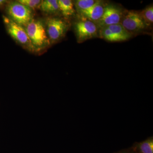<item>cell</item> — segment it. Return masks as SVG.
I'll use <instances>...</instances> for the list:
<instances>
[{"mask_svg":"<svg viewBox=\"0 0 153 153\" xmlns=\"http://www.w3.org/2000/svg\"><path fill=\"white\" fill-rule=\"evenodd\" d=\"M105 7L102 2L97 1L91 8L82 12L79 15L82 17V19L89 20L96 24L102 17Z\"/></svg>","mask_w":153,"mask_h":153,"instance_id":"cell-8","label":"cell"},{"mask_svg":"<svg viewBox=\"0 0 153 153\" xmlns=\"http://www.w3.org/2000/svg\"><path fill=\"white\" fill-rule=\"evenodd\" d=\"M39 8L45 13L48 14H56L60 11L57 0L42 1Z\"/></svg>","mask_w":153,"mask_h":153,"instance_id":"cell-11","label":"cell"},{"mask_svg":"<svg viewBox=\"0 0 153 153\" xmlns=\"http://www.w3.org/2000/svg\"><path fill=\"white\" fill-rule=\"evenodd\" d=\"M25 28L36 51L49 46L50 41L44 24L41 21L32 19Z\"/></svg>","mask_w":153,"mask_h":153,"instance_id":"cell-1","label":"cell"},{"mask_svg":"<svg viewBox=\"0 0 153 153\" xmlns=\"http://www.w3.org/2000/svg\"><path fill=\"white\" fill-rule=\"evenodd\" d=\"M123 13L116 6H105L103 15L96 24L99 30L101 28L120 23Z\"/></svg>","mask_w":153,"mask_h":153,"instance_id":"cell-7","label":"cell"},{"mask_svg":"<svg viewBox=\"0 0 153 153\" xmlns=\"http://www.w3.org/2000/svg\"><path fill=\"white\" fill-rule=\"evenodd\" d=\"M5 9L7 17L24 27L33 19V10L18 1L9 2Z\"/></svg>","mask_w":153,"mask_h":153,"instance_id":"cell-2","label":"cell"},{"mask_svg":"<svg viewBox=\"0 0 153 153\" xmlns=\"http://www.w3.org/2000/svg\"><path fill=\"white\" fill-rule=\"evenodd\" d=\"M58 5L60 12L65 18L73 16L75 13L74 4L70 0H59Z\"/></svg>","mask_w":153,"mask_h":153,"instance_id":"cell-12","label":"cell"},{"mask_svg":"<svg viewBox=\"0 0 153 153\" xmlns=\"http://www.w3.org/2000/svg\"><path fill=\"white\" fill-rule=\"evenodd\" d=\"M117 38L119 42L127 41L131 38L132 35L124 28L120 23L107 27Z\"/></svg>","mask_w":153,"mask_h":153,"instance_id":"cell-10","label":"cell"},{"mask_svg":"<svg viewBox=\"0 0 153 153\" xmlns=\"http://www.w3.org/2000/svg\"><path fill=\"white\" fill-rule=\"evenodd\" d=\"M46 32L50 42H55L65 36L68 25L62 19L49 18L46 22Z\"/></svg>","mask_w":153,"mask_h":153,"instance_id":"cell-6","label":"cell"},{"mask_svg":"<svg viewBox=\"0 0 153 153\" xmlns=\"http://www.w3.org/2000/svg\"><path fill=\"white\" fill-rule=\"evenodd\" d=\"M42 1L40 0H19L18 1L33 10L38 7H39Z\"/></svg>","mask_w":153,"mask_h":153,"instance_id":"cell-15","label":"cell"},{"mask_svg":"<svg viewBox=\"0 0 153 153\" xmlns=\"http://www.w3.org/2000/svg\"><path fill=\"white\" fill-rule=\"evenodd\" d=\"M3 19L7 32L16 42L29 51H36L24 27L15 23L6 16H3Z\"/></svg>","mask_w":153,"mask_h":153,"instance_id":"cell-3","label":"cell"},{"mask_svg":"<svg viewBox=\"0 0 153 153\" xmlns=\"http://www.w3.org/2000/svg\"><path fill=\"white\" fill-rule=\"evenodd\" d=\"M141 17L147 26H149L153 22V6L152 5L147 7L139 13Z\"/></svg>","mask_w":153,"mask_h":153,"instance_id":"cell-14","label":"cell"},{"mask_svg":"<svg viewBox=\"0 0 153 153\" xmlns=\"http://www.w3.org/2000/svg\"><path fill=\"white\" fill-rule=\"evenodd\" d=\"M120 24L132 35L142 32L148 27L139 13L132 10L123 14Z\"/></svg>","mask_w":153,"mask_h":153,"instance_id":"cell-4","label":"cell"},{"mask_svg":"<svg viewBox=\"0 0 153 153\" xmlns=\"http://www.w3.org/2000/svg\"><path fill=\"white\" fill-rule=\"evenodd\" d=\"M95 0H77L74 3L76 12L79 15L82 12L90 9L97 2Z\"/></svg>","mask_w":153,"mask_h":153,"instance_id":"cell-13","label":"cell"},{"mask_svg":"<svg viewBox=\"0 0 153 153\" xmlns=\"http://www.w3.org/2000/svg\"><path fill=\"white\" fill-rule=\"evenodd\" d=\"M113 153H137L132 147L129 148L128 149H123L118 152H115Z\"/></svg>","mask_w":153,"mask_h":153,"instance_id":"cell-16","label":"cell"},{"mask_svg":"<svg viewBox=\"0 0 153 153\" xmlns=\"http://www.w3.org/2000/svg\"><path fill=\"white\" fill-rule=\"evenodd\" d=\"M8 2V1L6 0H0V9H3L4 7H6Z\"/></svg>","mask_w":153,"mask_h":153,"instance_id":"cell-17","label":"cell"},{"mask_svg":"<svg viewBox=\"0 0 153 153\" xmlns=\"http://www.w3.org/2000/svg\"><path fill=\"white\" fill-rule=\"evenodd\" d=\"M131 147L137 153H153V137H149L140 142H135Z\"/></svg>","mask_w":153,"mask_h":153,"instance_id":"cell-9","label":"cell"},{"mask_svg":"<svg viewBox=\"0 0 153 153\" xmlns=\"http://www.w3.org/2000/svg\"><path fill=\"white\" fill-rule=\"evenodd\" d=\"M77 41L82 43L99 36V28L95 23L86 19L78 21L74 25Z\"/></svg>","mask_w":153,"mask_h":153,"instance_id":"cell-5","label":"cell"}]
</instances>
